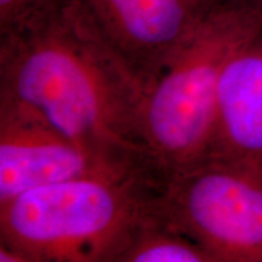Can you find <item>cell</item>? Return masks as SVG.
Segmentation results:
<instances>
[{"label": "cell", "instance_id": "cell-1", "mask_svg": "<svg viewBox=\"0 0 262 262\" xmlns=\"http://www.w3.org/2000/svg\"><path fill=\"white\" fill-rule=\"evenodd\" d=\"M143 91L77 0L0 27V103L47 122L104 169L160 179L140 134Z\"/></svg>", "mask_w": 262, "mask_h": 262}, {"label": "cell", "instance_id": "cell-2", "mask_svg": "<svg viewBox=\"0 0 262 262\" xmlns=\"http://www.w3.org/2000/svg\"><path fill=\"white\" fill-rule=\"evenodd\" d=\"M160 185L94 173L33 188L0 205V244L28 262H113Z\"/></svg>", "mask_w": 262, "mask_h": 262}, {"label": "cell", "instance_id": "cell-3", "mask_svg": "<svg viewBox=\"0 0 262 262\" xmlns=\"http://www.w3.org/2000/svg\"><path fill=\"white\" fill-rule=\"evenodd\" d=\"M261 22V0H225L143 95L141 139L166 179L205 158L222 72Z\"/></svg>", "mask_w": 262, "mask_h": 262}, {"label": "cell", "instance_id": "cell-4", "mask_svg": "<svg viewBox=\"0 0 262 262\" xmlns=\"http://www.w3.org/2000/svg\"><path fill=\"white\" fill-rule=\"evenodd\" d=\"M149 204L212 262H262L261 173L203 159L171 173Z\"/></svg>", "mask_w": 262, "mask_h": 262}, {"label": "cell", "instance_id": "cell-5", "mask_svg": "<svg viewBox=\"0 0 262 262\" xmlns=\"http://www.w3.org/2000/svg\"><path fill=\"white\" fill-rule=\"evenodd\" d=\"M143 91L225 0H77Z\"/></svg>", "mask_w": 262, "mask_h": 262}, {"label": "cell", "instance_id": "cell-6", "mask_svg": "<svg viewBox=\"0 0 262 262\" xmlns=\"http://www.w3.org/2000/svg\"><path fill=\"white\" fill-rule=\"evenodd\" d=\"M94 173L119 175L40 118L0 103V205L33 188Z\"/></svg>", "mask_w": 262, "mask_h": 262}, {"label": "cell", "instance_id": "cell-7", "mask_svg": "<svg viewBox=\"0 0 262 262\" xmlns=\"http://www.w3.org/2000/svg\"><path fill=\"white\" fill-rule=\"evenodd\" d=\"M204 159L262 175V22L225 66Z\"/></svg>", "mask_w": 262, "mask_h": 262}, {"label": "cell", "instance_id": "cell-8", "mask_svg": "<svg viewBox=\"0 0 262 262\" xmlns=\"http://www.w3.org/2000/svg\"><path fill=\"white\" fill-rule=\"evenodd\" d=\"M149 201L113 262H212L201 245L153 211Z\"/></svg>", "mask_w": 262, "mask_h": 262}, {"label": "cell", "instance_id": "cell-9", "mask_svg": "<svg viewBox=\"0 0 262 262\" xmlns=\"http://www.w3.org/2000/svg\"><path fill=\"white\" fill-rule=\"evenodd\" d=\"M40 0H0V27L9 25Z\"/></svg>", "mask_w": 262, "mask_h": 262}, {"label": "cell", "instance_id": "cell-10", "mask_svg": "<svg viewBox=\"0 0 262 262\" xmlns=\"http://www.w3.org/2000/svg\"><path fill=\"white\" fill-rule=\"evenodd\" d=\"M0 262H28V260L16 249L0 244Z\"/></svg>", "mask_w": 262, "mask_h": 262}, {"label": "cell", "instance_id": "cell-11", "mask_svg": "<svg viewBox=\"0 0 262 262\" xmlns=\"http://www.w3.org/2000/svg\"><path fill=\"white\" fill-rule=\"evenodd\" d=\"M261 2H262V0H261Z\"/></svg>", "mask_w": 262, "mask_h": 262}]
</instances>
